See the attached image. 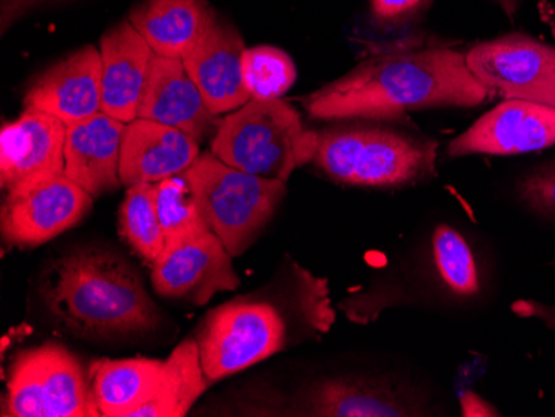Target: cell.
I'll return each mask as SVG.
<instances>
[{"label":"cell","instance_id":"3957f363","mask_svg":"<svg viewBox=\"0 0 555 417\" xmlns=\"http://www.w3.org/2000/svg\"><path fill=\"white\" fill-rule=\"evenodd\" d=\"M39 295L52 323L75 338H130L162 323L135 268L108 248H75L52 261Z\"/></svg>","mask_w":555,"mask_h":417},{"label":"cell","instance_id":"cb8c5ba5","mask_svg":"<svg viewBox=\"0 0 555 417\" xmlns=\"http://www.w3.org/2000/svg\"><path fill=\"white\" fill-rule=\"evenodd\" d=\"M118 232L133 253L154 266L165 251V235L155 205V183L129 186L118 210Z\"/></svg>","mask_w":555,"mask_h":417},{"label":"cell","instance_id":"4fadbf2b","mask_svg":"<svg viewBox=\"0 0 555 417\" xmlns=\"http://www.w3.org/2000/svg\"><path fill=\"white\" fill-rule=\"evenodd\" d=\"M552 145H555V108L539 102L507 99L452 140L448 155H520Z\"/></svg>","mask_w":555,"mask_h":417},{"label":"cell","instance_id":"2e32d148","mask_svg":"<svg viewBox=\"0 0 555 417\" xmlns=\"http://www.w3.org/2000/svg\"><path fill=\"white\" fill-rule=\"evenodd\" d=\"M67 123L42 110H27L2 126L0 185L4 192L42 177L64 173Z\"/></svg>","mask_w":555,"mask_h":417},{"label":"cell","instance_id":"4316f807","mask_svg":"<svg viewBox=\"0 0 555 417\" xmlns=\"http://www.w3.org/2000/svg\"><path fill=\"white\" fill-rule=\"evenodd\" d=\"M517 196L527 210L555 223V160L527 171L517 183Z\"/></svg>","mask_w":555,"mask_h":417},{"label":"cell","instance_id":"d4e9b609","mask_svg":"<svg viewBox=\"0 0 555 417\" xmlns=\"http://www.w3.org/2000/svg\"><path fill=\"white\" fill-rule=\"evenodd\" d=\"M155 205L164 230L165 250L210 230L185 173L155 183Z\"/></svg>","mask_w":555,"mask_h":417},{"label":"cell","instance_id":"f1b7e54d","mask_svg":"<svg viewBox=\"0 0 555 417\" xmlns=\"http://www.w3.org/2000/svg\"><path fill=\"white\" fill-rule=\"evenodd\" d=\"M52 2H59V0H2L0 4V26H2V32L11 29L18 18L29 14L34 9L40 8V5L52 4Z\"/></svg>","mask_w":555,"mask_h":417},{"label":"cell","instance_id":"83f0119b","mask_svg":"<svg viewBox=\"0 0 555 417\" xmlns=\"http://www.w3.org/2000/svg\"><path fill=\"white\" fill-rule=\"evenodd\" d=\"M427 0H371L373 17L382 24L398 26L413 18Z\"/></svg>","mask_w":555,"mask_h":417},{"label":"cell","instance_id":"7c38bea8","mask_svg":"<svg viewBox=\"0 0 555 417\" xmlns=\"http://www.w3.org/2000/svg\"><path fill=\"white\" fill-rule=\"evenodd\" d=\"M470 74L492 93L538 102L555 82V49L531 37H499L466 54Z\"/></svg>","mask_w":555,"mask_h":417},{"label":"cell","instance_id":"8fae6325","mask_svg":"<svg viewBox=\"0 0 555 417\" xmlns=\"http://www.w3.org/2000/svg\"><path fill=\"white\" fill-rule=\"evenodd\" d=\"M232 255L211 230L165 250L152 266V286L165 300L205 307L220 291H235L240 276Z\"/></svg>","mask_w":555,"mask_h":417},{"label":"cell","instance_id":"9c48e42d","mask_svg":"<svg viewBox=\"0 0 555 417\" xmlns=\"http://www.w3.org/2000/svg\"><path fill=\"white\" fill-rule=\"evenodd\" d=\"M2 416L99 417L90 375L57 342L21 351L9 367Z\"/></svg>","mask_w":555,"mask_h":417},{"label":"cell","instance_id":"7402d4cb","mask_svg":"<svg viewBox=\"0 0 555 417\" xmlns=\"http://www.w3.org/2000/svg\"><path fill=\"white\" fill-rule=\"evenodd\" d=\"M162 369L164 361L150 357L93 363L89 375L100 416H135L154 396Z\"/></svg>","mask_w":555,"mask_h":417},{"label":"cell","instance_id":"ffe728a7","mask_svg":"<svg viewBox=\"0 0 555 417\" xmlns=\"http://www.w3.org/2000/svg\"><path fill=\"white\" fill-rule=\"evenodd\" d=\"M125 126V121L100 112L67 127L64 173L93 198L124 185L120 154Z\"/></svg>","mask_w":555,"mask_h":417},{"label":"cell","instance_id":"277c9868","mask_svg":"<svg viewBox=\"0 0 555 417\" xmlns=\"http://www.w3.org/2000/svg\"><path fill=\"white\" fill-rule=\"evenodd\" d=\"M438 143L382 120H338L318 132L311 164L339 185L395 190L435 179Z\"/></svg>","mask_w":555,"mask_h":417},{"label":"cell","instance_id":"4dcf8cb0","mask_svg":"<svg viewBox=\"0 0 555 417\" xmlns=\"http://www.w3.org/2000/svg\"><path fill=\"white\" fill-rule=\"evenodd\" d=\"M461 406H463V416H499L498 411L486 403L481 396H477L474 392H466L461 398Z\"/></svg>","mask_w":555,"mask_h":417},{"label":"cell","instance_id":"e0dca14e","mask_svg":"<svg viewBox=\"0 0 555 417\" xmlns=\"http://www.w3.org/2000/svg\"><path fill=\"white\" fill-rule=\"evenodd\" d=\"M182 130L202 143L215 135L221 118L211 114L204 93L179 58L155 55L139 105V117Z\"/></svg>","mask_w":555,"mask_h":417},{"label":"cell","instance_id":"6da1fadb","mask_svg":"<svg viewBox=\"0 0 555 417\" xmlns=\"http://www.w3.org/2000/svg\"><path fill=\"white\" fill-rule=\"evenodd\" d=\"M335 322L327 279L285 257L267 285L208 311L195 339L214 385L274 354L320 341Z\"/></svg>","mask_w":555,"mask_h":417},{"label":"cell","instance_id":"f546056e","mask_svg":"<svg viewBox=\"0 0 555 417\" xmlns=\"http://www.w3.org/2000/svg\"><path fill=\"white\" fill-rule=\"evenodd\" d=\"M513 311L522 317H534L542 325L555 331V303H542L535 300H519L513 304Z\"/></svg>","mask_w":555,"mask_h":417},{"label":"cell","instance_id":"30bf717a","mask_svg":"<svg viewBox=\"0 0 555 417\" xmlns=\"http://www.w3.org/2000/svg\"><path fill=\"white\" fill-rule=\"evenodd\" d=\"M92 205L93 196L65 173L22 183L5 192L2 238L9 247H40L79 225Z\"/></svg>","mask_w":555,"mask_h":417},{"label":"cell","instance_id":"5b68a950","mask_svg":"<svg viewBox=\"0 0 555 417\" xmlns=\"http://www.w3.org/2000/svg\"><path fill=\"white\" fill-rule=\"evenodd\" d=\"M485 292L481 260L470 239L456 226L439 223L427 235L410 272L398 273L360 304L346 308L354 320H367L389 307L463 308L476 303ZM349 304V303H348Z\"/></svg>","mask_w":555,"mask_h":417},{"label":"cell","instance_id":"1f68e13d","mask_svg":"<svg viewBox=\"0 0 555 417\" xmlns=\"http://www.w3.org/2000/svg\"><path fill=\"white\" fill-rule=\"evenodd\" d=\"M539 104L551 105L555 108V82L538 99Z\"/></svg>","mask_w":555,"mask_h":417},{"label":"cell","instance_id":"d6986e66","mask_svg":"<svg viewBox=\"0 0 555 417\" xmlns=\"http://www.w3.org/2000/svg\"><path fill=\"white\" fill-rule=\"evenodd\" d=\"M155 52L129 18L104 34L100 40L102 58V102L105 114L129 123L139 117V105L149 80Z\"/></svg>","mask_w":555,"mask_h":417},{"label":"cell","instance_id":"603a6c76","mask_svg":"<svg viewBox=\"0 0 555 417\" xmlns=\"http://www.w3.org/2000/svg\"><path fill=\"white\" fill-rule=\"evenodd\" d=\"M208 386L195 336L183 339L164 361L154 396L133 417L186 416Z\"/></svg>","mask_w":555,"mask_h":417},{"label":"cell","instance_id":"7a4b0ae2","mask_svg":"<svg viewBox=\"0 0 555 417\" xmlns=\"http://www.w3.org/2000/svg\"><path fill=\"white\" fill-rule=\"evenodd\" d=\"M491 95L470 74L466 54L431 47L377 52L310 93L302 107L320 120L395 121L426 108L477 107Z\"/></svg>","mask_w":555,"mask_h":417},{"label":"cell","instance_id":"ba28073f","mask_svg":"<svg viewBox=\"0 0 555 417\" xmlns=\"http://www.w3.org/2000/svg\"><path fill=\"white\" fill-rule=\"evenodd\" d=\"M426 398L411 386L373 376H336L299 386L289 394L264 392L249 416L417 417L429 416Z\"/></svg>","mask_w":555,"mask_h":417},{"label":"cell","instance_id":"9a60e30c","mask_svg":"<svg viewBox=\"0 0 555 417\" xmlns=\"http://www.w3.org/2000/svg\"><path fill=\"white\" fill-rule=\"evenodd\" d=\"M245 40L235 27L218 17L208 18L205 32L193 51L183 58L193 82L204 93L211 114H230L249 102L243 79Z\"/></svg>","mask_w":555,"mask_h":417},{"label":"cell","instance_id":"484cf974","mask_svg":"<svg viewBox=\"0 0 555 417\" xmlns=\"http://www.w3.org/2000/svg\"><path fill=\"white\" fill-rule=\"evenodd\" d=\"M243 79L249 101H278L295 86L296 65L278 47H254L243 55Z\"/></svg>","mask_w":555,"mask_h":417},{"label":"cell","instance_id":"44dd1931","mask_svg":"<svg viewBox=\"0 0 555 417\" xmlns=\"http://www.w3.org/2000/svg\"><path fill=\"white\" fill-rule=\"evenodd\" d=\"M214 9L207 0H143L129 22L155 55L183 61L205 32Z\"/></svg>","mask_w":555,"mask_h":417},{"label":"cell","instance_id":"52a82bcc","mask_svg":"<svg viewBox=\"0 0 555 417\" xmlns=\"http://www.w3.org/2000/svg\"><path fill=\"white\" fill-rule=\"evenodd\" d=\"M185 177L205 223L233 258L260 238L286 196V182L246 173L211 152L199 154Z\"/></svg>","mask_w":555,"mask_h":417},{"label":"cell","instance_id":"ac0fdd59","mask_svg":"<svg viewBox=\"0 0 555 417\" xmlns=\"http://www.w3.org/2000/svg\"><path fill=\"white\" fill-rule=\"evenodd\" d=\"M199 143L182 130L135 118L121 139L120 179L124 186L158 183L185 173L198 158Z\"/></svg>","mask_w":555,"mask_h":417},{"label":"cell","instance_id":"5bb4252c","mask_svg":"<svg viewBox=\"0 0 555 417\" xmlns=\"http://www.w3.org/2000/svg\"><path fill=\"white\" fill-rule=\"evenodd\" d=\"M24 108L55 115L67 126L104 112L100 51L86 45L50 65L25 90Z\"/></svg>","mask_w":555,"mask_h":417},{"label":"cell","instance_id":"8992f818","mask_svg":"<svg viewBox=\"0 0 555 417\" xmlns=\"http://www.w3.org/2000/svg\"><path fill=\"white\" fill-rule=\"evenodd\" d=\"M318 132L308 129L293 105L249 101L221 118L211 139V154L261 179L288 182L293 171L311 164Z\"/></svg>","mask_w":555,"mask_h":417}]
</instances>
